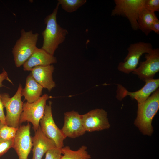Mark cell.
I'll return each mask as SVG.
<instances>
[{
  "mask_svg": "<svg viewBox=\"0 0 159 159\" xmlns=\"http://www.w3.org/2000/svg\"><path fill=\"white\" fill-rule=\"evenodd\" d=\"M64 137L75 138L86 132L83 127L82 115L72 110L64 113V123L61 129Z\"/></svg>",
  "mask_w": 159,
  "mask_h": 159,
  "instance_id": "cell-13",
  "label": "cell"
},
{
  "mask_svg": "<svg viewBox=\"0 0 159 159\" xmlns=\"http://www.w3.org/2000/svg\"><path fill=\"white\" fill-rule=\"evenodd\" d=\"M52 102L49 101L46 105L44 115L40 121V127L44 134L54 143L56 146L61 148L64 146L65 138L61 129L56 124L53 119L52 110Z\"/></svg>",
  "mask_w": 159,
  "mask_h": 159,
  "instance_id": "cell-8",
  "label": "cell"
},
{
  "mask_svg": "<svg viewBox=\"0 0 159 159\" xmlns=\"http://www.w3.org/2000/svg\"><path fill=\"white\" fill-rule=\"evenodd\" d=\"M153 49L151 44L149 43L140 42L131 44L124 62L118 64V70L126 74L132 72L137 68L141 56L143 54L149 53Z\"/></svg>",
  "mask_w": 159,
  "mask_h": 159,
  "instance_id": "cell-6",
  "label": "cell"
},
{
  "mask_svg": "<svg viewBox=\"0 0 159 159\" xmlns=\"http://www.w3.org/2000/svg\"><path fill=\"white\" fill-rule=\"evenodd\" d=\"M49 98L47 94H44L34 102L23 103L20 124L26 122H30L34 131L37 130L40 120L44 115L46 101Z\"/></svg>",
  "mask_w": 159,
  "mask_h": 159,
  "instance_id": "cell-7",
  "label": "cell"
},
{
  "mask_svg": "<svg viewBox=\"0 0 159 159\" xmlns=\"http://www.w3.org/2000/svg\"><path fill=\"white\" fill-rule=\"evenodd\" d=\"M43 88L33 78L30 73L27 77L25 87L21 92L22 96L29 103L38 100L41 97Z\"/></svg>",
  "mask_w": 159,
  "mask_h": 159,
  "instance_id": "cell-17",
  "label": "cell"
},
{
  "mask_svg": "<svg viewBox=\"0 0 159 159\" xmlns=\"http://www.w3.org/2000/svg\"><path fill=\"white\" fill-rule=\"evenodd\" d=\"M145 0H115V6L111 15L126 17L134 30L138 29L137 20L140 12L144 8Z\"/></svg>",
  "mask_w": 159,
  "mask_h": 159,
  "instance_id": "cell-5",
  "label": "cell"
},
{
  "mask_svg": "<svg viewBox=\"0 0 159 159\" xmlns=\"http://www.w3.org/2000/svg\"><path fill=\"white\" fill-rule=\"evenodd\" d=\"M145 60L140 62L138 67L132 72L141 80L145 81L153 78L155 74L159 71V50L153 49L145 55Z\"/></svg>",
  "mask_w": 159,
  "mask_h": 159,
  "instance_id": "cell-11",
  "label": "cell"
},
{
  "mask_svg": "<svg viewBox=\"0 0 159 159\" xmlns=\"http://www.w3.org/2000/svg\"><path fill=\"white\" fill-rule=\"evenodd\" d=\"M57 62L56 57L41 48L37 47L34 52L23 64L24 70L30 71L36 66H45Z\"/></svg>",
  "mask_w": 159,
  "mask_h": 159,
  "instance_id": "cell-16",
  "label": "cell"
},
{
  "mask_svg": "<svg viewBox=\"0 0 159 159\" xmlns=\"http://www.w3.org/2000/svg\"><path fill=\"white\" fill-rule=\"evenodd\" d=\"M33 144L32 159H42L49 149L56 146L54 142L47 137L42 132L40 126L32 137Z\"/></svg>",
  "mask_w": 159,
  "mask_h": 159,
  "instance_id": "cell-14",
  "label": "cell"
},
{
  "mask_svg": "<svg viewBox=\"0 0 159 159\" xmlns=\"http://www.w3.org/2000/svg\"><path fill=\"white\" fill-rule=\"evenodd\" d=\"M39 34H34L32 30L21 31V36L12 48V52L16 66L19 67L30 57L35 49Z\"/></svg>",
  "mask_w": 159,
  "mask_h": 159,
  "instance_id": "cell-3",
  "label": "cell"
},
{
  "mask_svg": "<svg viewBox=\"0 0 159 159\" xmlns=\"http://www.w3.org/2000/svg\"><path fill=\"white\" fill-rule=\"evenodd\" d=\"M87 147L82 145L77 150H73L69 146L61 148L62 154L61 159H90L91 155L87 151Z\"/></svg>",
  "mask_w": 159,
  "mask_h": 159,
  "instance_id": "cell-19",
  "label": "cell"
},
{
  "mask_svg": "<svg viewBox=\"0 0 159 159\" xmlns=\"http://www.w3.org/2000/svg\"><path fill=\"white\" fill-rule=\"evenodd\" d=\"M18 129L5 125L0 130V138L5 140L14 139Z\"/></svg>",
  "mask_w": 159,
  "mask_h": 159,
  "instance_id": "cell-21",
  "label": "cell"
},
{
  "mask_svg": "<svg viewBox=\"0 0 159 159\" xmlns=\"http://www.w3.org/2000/svg\"><path fill=\"white\" fill-rule=\"evenodd\" d=\"M14 139L5 140L0 138V156L5 153L12 147Z\"/></svg>",
  "mask_w": 159,
  "mask_h": 159,
  "instance_id": "cell-23",
  "label": "cell"
},
{
  "mask_svg": "<svg viewBox=\"0 0 159 159\" xmlns=\"http://www.w3.org/2000/svg\"><path fill=\"white\" fill-rule=\"evenodd\" d=\"M151 31H153L157 34H159V20L157 18L154 21L151 27Z\"/></svg>",
  "mask_w": 159,
  "mask_h": 159,
  "instance_id": "cell-27",
  "label": "cell"
},
{
  "mask_svg": "<svg viewBox=\"0 0 159 159\" xmlns=\"http://www.w3.org/2000/svg\"><path fill=\"white\" fill-rule=\"evenodd\" d=\"M4 80H7L12 84H13L11 80L8 77L7 73L4 69H3L2 72L0 74V87H4V86L2 84V82Z\"/></svg>",
  "mask_w": 159,
  "mask_h": 159,
  "instance_id": "cell-26",
  "label": "cell"
},
{
  "mask_svg": "<svg viewBox=\"0 0 159 159\" xmlns=\"http://www.w3.org/2000/svg\"><path fill=\"white\" fill-rule=\"evenodd\" d=\"M4 125H5L0 120V130Z\"/></svg>",
  "mask_w": 159,
  "mask_h": 159,
  "instance_id": "cell-28",
  "label": "cell"
},
{
  "mask_svg": "<svg viewBox=\"0 0 159 159\" xmlns=\"http://www.w3.org/2000/svg\"><path fill=\"white\" fill-rule=\"evenodd\" d=\"M144 8L153 13L159 11V0H145Z\"/></svg>",
  "mask_w": 159,
  "mask_h": 159,
  "instance_id": "cell-24",
  "label": "cell"
},
{
  "mask_svg": "<svg viewBox=\"0 0 159 159\" xmlns=\"http://www.w3.org/2000/svg\"><path fill=\"white\" fill-rule=\"evenodd\" d=\"M54 70L53 65L51 64L35 66L30 71L35 80L43 88L49 92L55 86V83L52 78Z\"/></svg>",
  "mask_w": 159,
  "mask_h": 159,
  "instance_id": "cell-15",
  "label": "cell"
},
{
  "mask_svg": "<svg viewBox=\"0 0 159 159\" xmlns=\"http://www.w3.org/2000/svg\"><path fill=\"white\" fill-rule=\"evenodd\" d=\"M58 3L66 12L71 13L76 11L87 2L86 0H58Z\"/></svg>",
  "mask_w": 159,
  "mask_h": 159,
  "instance_id": "cell-20",
  "label": "cell"
},
{
  "mask_svg": "<svg viewBox=\"0 0 159 159\" xmlns=\"http://www.w3.org/2000/svg\"><path fill=\"white\" fill-rule=\"evenodd\" d=\"M107 112L97 108L82 115V124L86 132H92L109 129L110 127Z\"/></svg>",
  "mask_w": 159,
  "mask_h": 159,
  "instance_id": "cell-10",
  "label": "cell"
},
{
  "mask_svg": "<svg viewBox=\"0 0 159 159\" xmlns=\"http://www.w3.org/2000/svg\"><path fill=\"white\" fill-rule=\"evenodd\" d=\"M62 154L61 148L55 147L46 152L45 159H61Z\"/></svg>",
  "mask_w": 159,
  "mask_h": 159,
  "instance_id": "cell-22",
  "label": "cell"
},
{
  "mask_svg": "<svg viewBox=\"0 0 159 159\" xmlns=\"http://www.w3.org/2000/svg\"><path fill=\"white\" fill-rule=\"evenodd\" d=\"M159 109V89H158L145 101L138 104L134 124L143 134L151 136L153 131V119Z\"/></svg>",
  "mask_w": 159,
  "mask_h": 159,
  "instance_id": "cell-2",
  "label": "cell"
},
{
  "mask_svg": "<svg viewBox=\"0 0 159 159\" xmlns=\"http://www.w3.org/2000/svg\"><path fill=\"white\" fill-rule=\"evenodd\" d=\"M29 123L19 126L14 138L12 148L16 153L19 159H28L33 147Z\"/></svg>",
  "mask_w": 159,
  "mask_h": 159,
  "instance_id": "cell-12",
  "label": "cell"
},
{
  "mask_svg": "<svg viewBox=\"0 0 159 159\" xmlns=\"http://www.w3.org/2000/svg\"><path fill=\"white\" fill-rule=\"evenodd\" d=\"M22 85L19 84L15 94L10 97L7 93L1 94V98L6 110V125L18 128L20 117L22 112L23 102L21 100Z\"/></svg>",
  "mask_w": 159,
  "mask_h": 159,
  "instance_id": "cell-4",
  "label": "cell"
},
{
  "mask_svg": "<svg viewBox=\"0 0 159 159\" xmlns=\"http://www.w3.org/2000/svg\"><path fill=\"white\" fill-rule=\"evenodd\" d=\"M4 106L2 103L0 93V120L4 125H6L5 116L4 111Z\"/></svg>",
  "mask_w": 159,
  "mask_h": 159,
  "instance_id": "cell-25",
  "label": "cell"
},
{
  "mask_svg": "<svg viewBox=\"0 0 159 159\" xmlns=\"http://www.w3.org/2000/svg\"><path fill=\"white\" fill-rule=\"evenodd\" d=\"M157 18L155 13L150 12L143 8L140 12L137 20L138 29L146 35H148L151 31L152 25Z\"/></svg>",
  "mask_w": 159,
  "mask_h": 159,
  "instance_id": "cell-18",
  "label": "cell"
},
{
  "mask_svg": "<svg viewBox=\"0 0 159 159\" xmlns=\"http://www.w3.org/2000/svg\"><path fill=\"white\" fill-rule=\"evenodd\" d=\"M59 5L58 3L53 12L45 18L46 26L42 32L43 40L41 48L52 55L59 46L64 41L68 34V31L57 22V15Z\"/></svg>",
  "mask_w": 159,
  "mask_h": 159,
  "instance_id": "cell-1",
  "label": "cell"
},
{
  "mask_svg": "<svg viewBox=\"0 0 159 159\" xmlns=\"http://www.w3.org/2000/svg\"><path fill=\"white\" fill-rule=\"evenodd\" d=\"M145 85L139 90L134 92H129L125 87L120 84H117L116 91L117 98L120 100L127 96L135 100L138 104L142 103L145 101L159 86V79H151L145 81Z\"/></svg>",
  "mask_w": 159,
  "mask_h": 159,
  "instance_id": "cell-9",
  "label": "cell"
}]
</instances>
